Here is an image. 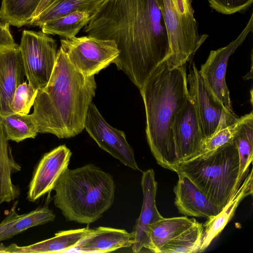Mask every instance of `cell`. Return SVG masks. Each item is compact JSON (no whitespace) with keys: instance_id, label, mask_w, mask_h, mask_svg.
<instances>
[{"instance_id":"cell-18","label":"cell","mask_w":253,"mask_h":253,"mask_svg":"<svg viewBox=\"0 0 253 253\" xmlns=\"http://www.w3.org/2000/svg\"><path fill=\"white\" fill-rule=\"evenodd\" d=\"M253 194V170L248 173L230 200L216 216L203 224V229L199 253L205 251L212 241L219 235L234 214L242 200Z\"/></svg>"},{"instance_id":"cell-7","label":"cell","mask_w":253,"mask_h":253,"mask_svg":"<svg viewBox=\"0 0 253 253\" xmlns=\"http://www.w3.org/2000/svg\"><path fill=\"white\" fill-rule=\"evenodd\" d=\"M19 48L28 83L38 90L44 87L50 79L56 60V41L42 31L25 30Z\"/></svg>"},{"instance_id":"cell-5","label":"cell","mask_w":253,"mask_h":253,"mask_svg":"<svg viewBox=\"0 0 253 253\" xmlns=\"http://www.w3.org/2000/svg\"><path fill=\"white\" fill-rule=\"evenodd\" d=\"M239 170L234 141L209 153L179 163L176 172L189 178L221 211L235 194Z\"/></svg>"},{"instance_id":"cell-35","label":"cell","mask_w":253,"mask_h":253,"mask_svg":"<svg viewBox=\"0 0 253 253\" xmlns=\"http://www.w3.org/2000/svg\"><path fill=\"white\" fill-rule=\"evenodd\" d=\"M7 246L3 245V244L0 245V253H6V250Z\"/></svg>"},{"instance_id":"cell-8","label":"cell","mask_w":253,"mask_h":253,"mask_svg":"<svg viewBox=\"0 0 253 253\" xmlns=\"http://www.w3.org/2000/svg\"><path fill=\"white\" fill-rule=\"evenodd\" d=\"M60 47L73 65L86 76H94L108 66L119 55L113 40L86 36L63 39Z\"/></svg>"},{"instance_id":"cell-11","label":"cell","mask_w":253,"mask_h":253,"mask_svg":"<svg viewBox=\"0 0 253 253\" xmlns=\"http://www.w3.org/2000/svg\"><path fill=\"white\" fill-rule=\"evenodd\" d=\"M84 128L100 148L126 166L140 170L125 133L108 124L92 102L88 108Z\"/></svg>"},{"instance_id":"cell-14","label":"cell","mask_w":253,"mask_h":253,"mask_svg":"<svg viewBox=\"0 0 253 253\" xmlns=\"http://www.w3.org/2000/svg\"><path fill=\"white\" fill-rule=\"evenodd\" d=\"M25 75L19 45L0 47V117L13 113L11 105L15 91Z\"/></svg>"},{"instance_id":"cell-4","label":"cell","mask_w":253,"mask_h":253,"mask_svg":"<svg viewBox=\"0 0 253 253\" xmlns=\"http://www.w3.org/2000/svg\"><path fill=\"white\" fill-rule=\"evenodd\" d=\"M53 190L54 205L67 220L89 224L113 205L115 185L111 174L90 164L67 169Z\"/></svg>"},{"instance_id":"cell-28","label":"cell","mask_w":253,"mask_h":253,"mask_svg":"<svg viewBox=\"0 0 253 253\" xmlns=\"http://www.w3.org/2000/svg\"><path fill=\"white\" fill-rule=\"evenodd\" d=\"M203 229V224L197 221L164 245L159 253H199Z\"/></svg>"},{"instance_id":"cell-29","label":"cell","mask_w":253,"mask_h":253,"mask_svg":"<svg viewBox=\"0 0 253 253\" xmlns=\"http://www.w3.org/2000/svg\"><path fill=\"white\" fill-rule=\"evenodd\" d=\"M244 118V115L239 118L233 124L217 130L211 137L205 141L201 151L197 156L204 155L213 151L232 141Z\"/></svg>"},{"instance_id":"cell-34","label":"cell","mask_w":253,"mask_h":253,"mask_svg":"<svg viewBox=\"0 0 253 253\" xmlns=\"http://www.w3.org/2000/svg\"><path fill=\"white\" fill-rule=\"evenodd\" d=\"M59 0H41L33 15L32 20L39 16L41 13L51 5Z\"/></svg>"},{"instance_id":"cell-32","label":"cell","mask_w":253,"mask_h":253,"mask_svg":"<svg viewBox=\"0 0 253 253\" xmlns=\"http://www.w3.org/2000/svg\"><path fill=\"white\" fill-rule=\"evenodd\" d=\"M15 43L10 31L9 24L3 22L0 25V47L11 45Z\"/></svg>"},{"instance_id":"cell-27","label":"cell","mask_w":253,"mask_h":253,"mask_svg":"<svg viewBox=\"0 0 253 253\" xmlns=\"http://www.w3.org/2000/svg\"><path fill=\"white\" fill-rule=\"evenodd\" d=\"M55 218V214L47 206L21 214L18 219L0 234V242L10 239L31 227L53 221Z\"/></svg>"},{"instance_id":"cell-12","label":"cell","mask_w":253,"mask_h":253,"mask_svg":"<svg viewBox=\"0 0 253 253\" xmlns=\"http://www.w3.org/2000/svg\"><path fill=\"white\" fill-rule=\"evenodd\" d=\"M172 131L179 163L200 153L206 138L189 94L184 105L175 114Z\"/></svg>"},{"instance_id":"cell-33","label":"cell","mask_w":253,"mask_h":253,"mask_svg":"<svg viewBox=\"0 0 253 253\" xmlns=\"http://www.w3.org/2000/svg\"><path fill=\"white\" fill-rule=\"evenodd\" d=\"M21 215L17 213L14 208H12L4 220L0 223V234L6 230L10 224L18 219Z\"/></svg>"},{"instance_id":"cell-31","label":"cell","mask_w":253,"mask_h":253,"mask_svg":"<svg viewBox=\"0 0 253 253\" xmlns=\"http://www.w3.org/2000/svg\"><path fill=\"white\" fill-rule=\"evenodd\" d=\"M210 5L216 11L224 14L241 12L249 7L253 0H208Z\"/></svg>"},{"instance_id":"cell-2","label":"cell","mask_w":253,"mask_h":253,"mask_svg":"<svg viewBox=\"0 0 253 253\" xmlns=\"http://www.w3.org/2000/svg\"><path fill=\"white\" fill-rule=\"evenodd\" d=\"M94 76H86L60 47L47 84L38 90L32 114L40 133L69 138L80 133L95 96Z\"/></svg>"},{"instance_id":"cell-17","label":"cell","mask_w":253,"mask_h":253,"mask_svg":"<svg viewBox=\"0 0 253 253\" xmlns=\"http://www.w3.org/2000/svg\"><path fill=\"white\" fill-rule=\"evenodd\" d=\"M134 233L124 229L100 226L81 240L68 253H106L131 247Z\"/></svg>"},{"instance_id":"cell-10","label":"cell","mask_w":253,"mask_h":253,"mask_svg":"<svg viewBox=\"0 0 253 253\" xmlns=\"http://www.w3.org/2000/svg\"><path fill=\"white\" fill-rule=\"evenodd\" d=\"M253 14L239 35L226 46L211 50L206 62L199 70L207 88L220 102L227 111L235 113L231 104L225 76L230 57L253 31Z\"/></svg>"},{"instance_id":"cell-26","label":"cell","mask_w":253,"mask_h":253,"mask_svg":"<svg viewBox=\"0 0 253 253\" xmlns=\"http://www.w3.org/2000/svg\"><path fill=\"white\" fill-rule=\"evenodd\" d=\"M0 125L7 140L16 142L27 138H35L39 132L31 114L12 113L3 117H0Z\"/></svg>"},{"instance_id":"cell-22","label":"cell","mask_w":253,"mask_h":253,"mask_svg":"<svg viewBox=\"0 0 253 253\" xmlns=\"http://www.w3.org/2000/svg\"><path fill=\"white\" fill-rule=\"evenodd\" d=\"M108 0H60L35 18L29 25L41 27L46 22L79 11L96 14Z\"/></svg>"},{"instance_id":"cell-23","label":"cell","mask_w":253,"mask_h":253,"mask_svg":"<svg viewBox=\"0 0 253 253\" xmlns=\"http://www.w3.org/2000/svg\"><path fill=\"white\" fill-rule=\"evenodd\" d=\"M233 141L237 146L239 157V170L237 182V188H239L249 172V167L253 162V111L244 115V120L234 136Z\"/></svg>"},{"instance_id":"cell-25","label":"cell","mask_w":253,"mask_h":253,"mask_svg":"<svg viewBox=\"0 0 253 253\" xmlns=\"http://www.w3.org/2000/svg\"><path fill=\"white\" fill-rule=\"evenodd\" d=\"M41 0H1L0 19L17 27L29 25Z\"/></svg>"},{"instance_id":"cell-36","label":"cell","mask_w":253,"mask_h":253,"mask_svg":"<svg viewBox=\"0 0 253 253\" xmlns=\"http://www.w3.org/2000/svg\"><path fill=\"white\" fill-rule=\"evenodd\" d=\"M3 23H2V22H1L0 21V25H2Z\"/></svg>"},{"instance_id":"cell-21","label":"cell","mask_w":253,"mask_h":253,"mask_svg":"<svg viewBox=\"0 0 253 253\" xmlns=\"http://www.w3.org/2000/svg\"><path fill=\"white\" fill-rule=\"evenodd\" d=\"M197 222L194 218L186 216L163 218L153 224L149 231V250L159 253L160 249Z\"/></svg>"},{"instance_id":"cell-1","label":"cell","mask_w":253,"mask_h":253,"mask_svg":"<svg viewBox=\"0 0 253 253\" xmlns=\"http://www.w3.org/2000/svg\"><path fill=\"white\" fill-rule=\"evenodd\" d=\"M87 36L113 40V61L140 90L170 55L162 0H108L84 28Z\"/></svg>"},{"instance_id":"cell-16","label":"cell","mask_w":253,"mask_h":253,"mask_svg":"<svg viewBox=\"0 0 253 253\" xmlns=\"http://www.w3.org/2000/svg\"><path fill=\"white\" fill-rule=\"evenodd\" d=\"M177 173L178 180L173 189L174 204L180 213L209 219L221 211L189 178L181 173Z\"/></svg>"},{"instance_id":"cell-6","label":"cell","mask_w":253,"mask_h":253,"mask_svg":"<svg viewBox=\"0 0 253 253\" xmlns=\"http://www.w3.org/2000/svg\"><path fill=\"white\" fill-rule=\"evenodd\" d=\"M163 18L173 66L184 65L207 39L200 35L191 0H162Z\"/></svg>"},{"instance_id":"cell-15","label":"cell","mask_w":253,"mask_h":253,"mask_svg":"<svg viewBox=\"0 0 253 253\" xmlns=\"http://www.w3.org/2000/svg\"><path fill=\"white\" fill-rule=\"evenodd\" d=\"M143 203L140 215L134 228V243L131 246L133 253H139L143 248L149 250V231L151 226L164 217L159 212L156 204L157 182L152 169L143 172L141 182Z\"/></svg>"},{"instance_id":"cell-20","label":"cell","mask_w":253,"mask_h":253,"mask_svg":"<svg viewBox=\"0 0 253 253\" xmlns=\"http://www.w3.org/2000/svg\"><path fill=\"white\" fill-rule=\"evenodd\" d=\"M21 166L14 159L5 134L0 125V206L20 195L19 187L12 181L13 174L20 171Z\"/></svg>"},{"instance_id":"cell-9","label":"cell","mask_w":253,"mask_h":253,"mask_svg":"<svg viewBox=\"0 0 253 253\" xmlns=\"http://www.w3.org/2000/svg\"><path fill=\"white\" fill-rule=\"evenodd\" d=\"M187 81L188 94L195 106L206 140L237 121L239 117L227 111L207 88L195 63L187 76Z\"/></svg>"},{"instance_id":"cell-30","label":"cell","mask_w":253,"mask_h":253,"mask_svg":"<svg viewBox=\"0 0 253 253\" xmlns=\"http://www.w3.org/2000/svg\"><path fill=\"white\" fill-rule=\"evenodd\" d=\"M38 89L29 83L23 82L16 88L12 99L11 109L13 113L28 114L34 105Z\"/></svg>"},{"instance_id":"cell-24","label":"cell","mask_w":253,"mask_h":253,"mask_svg":"<svg viewBox=\"0 0 253 253\" xmlns=\"http://www.w3.org/2000/svg\"><path fill=\"white\" fill-rule=\"evenodd\" d=\"M94 15L89 12L79 11L46 22L40 28L47 35H58L71 39L76 37Z\"/></svg>"},{"instance_id":"cell-13","label":"cell","mask_w":253,"mask_h":253,"mask_svg":"<svg viewBox=\"0 0 253 253\" xmlns=\"http://www.w3.org/2000/svg\"><path fill=\"white\" fill-rule=\"evenodd\" d=\"M72 155L65 145H60L45 153L34 171L29 185L27 199L32 202L53 189L63 172L68 169Z\"/></svg>"},{"instance_id":"cell-3","label":"cell","mask_w":253,"mask_h":253,"mask_svg":"<svg viewBox=\"0 0 253 253\" xmlns=\"http://www.w3.org/2000/svg\"><path fill=\"white\" fill-rule=\"evenodd\" d=\"M146 118V134L152 154L162 167L176 172V155L172 125L188 96L185 65L164 61L140 90Z\"/></svg>"},{"instance_id":"cell-19","label":"cell","mask_w":253,"mask_h":253,"mask_svg":"<svg viewBox=\"0 0 253 253\" xmlns=\"http://www.w3.org/2000/svg\"><path fill=\"white\" fill-rule=\"evenodd\" d=\"M92 229L87 226L60 231L51 238L26 246L12 244L7 246L6 253H68L81 240L86 237Z\"/></svg>"}]
</instances>
